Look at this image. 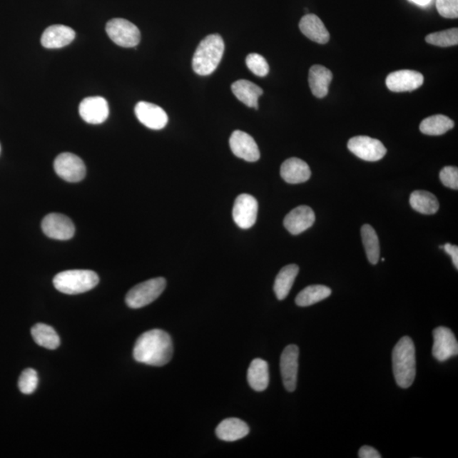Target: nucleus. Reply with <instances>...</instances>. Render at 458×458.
<instances>
[{
  "mask_svg": "<svg viewBox=\"0 0 458 458\" xmlns=\"http://www.w3.org/2000/svg\"><path fill=\"white\" fill-rule=\"evenodd\" d=\"M315 222V214L311 208L300 205L292 210L284 220V225L291 235H297L307 230Z\"/></svg>",
  "mask_w": 458,
  "mask_h": 458,
  "instance_id": "17",
  "label": "nucleus"
},
{
  "mask_svg": "<svg viewBox=\"0 0 458 458\" xmlns=\"http://www.w3.org/2000/svg\"><path fill=\"white\" fill-rule=\"evenodd\" d=\"M443 249L446 253L451 255L453 264L457 269H458V247L457 245H452L450 243H447L443 245Z\"/></svg>",
  "mask_w": 458,
  "mask_h": 458,
  "instance_id": "37",
  "label": "nucleus"
},
{
  "mask_svg": "<svg viewBox=\"0 0 458 458\" xmlns=\"http://www.w3.org/2000/svg\"><path fill=\"white\" fill-rule=\"evenodd\" d=\"M173 355L172 338L161 330H152L138 337L133 348V357L143 365L163 367Z\"/></svg>",
  "mask_w": 458,
  "mask_h": 458,
  "instance_id": "1",
  "label": "nucleus"
},
{
  "mask_svg": "<svg viewBox=\"0 0 458 458\" xmlns=\"http://www.w3.org/2000/svg\"><path fill=\"white\" fill-rule=\"evenodd\" d=\"M42 229L46 235L57 240H68L75 233L73 221L66 215L60 213L47 215L43 219Z\"/></svg>",
  "mask_w": 458,
  "mask_h": 458,
  "instance_id": "10",
  "label": "nucleus"
},
{
  "mask_svg": "<svg viewBox=\"0 0 458 458\" xmlns=\"http://www.w3.org/2000/svg\"><path fill=\"white\" fill-rule=\"evenodd\" d=\"M223 53L224 42L221 36H208L196 49L192 61L193 70L200 76L212 74L221 62Z\"/></svg>",
  "mask_w": 458,
  "mask_h": 458,
  "instance_id": "3",
  "label": "nucleus"
},
{
  "mask_svg": "<svg viewBox=\"0 0 458 458\" xmlns=\"http://www.w3.org/2000/svg\"><path fill=\"white\" fill-rule=\"evenodd\" d=\"M299 348L297 345L286 347L280 357V371L285 387L289 392H295L297 385Z\"/></svg>",
  "mask_w": 458,
  "mask_h": 458,
  "instance_id": "11",
  "label": "nucleus"
},
{
  "mask_svg": "<svg viewBox=\"0 0 458 458\" xmlns=\"http://www.w3.org/2000/svg\"><path fill=\"white\" fill-rule=\"evenodd\" d=\"M0 151H1V146H0Z\"/></svg>",
  "mask_w": 458,
  "mask_h": 458,
  "instance_id": "39",
  "label": "nucleus"
},
{
  "mask_svg": "<svg viewBox=\"0 0 458 458\" xmlns=\"http://www.w3.org/2000/svg\"><path fill=\"white\" fill-rule=\"evenodd\" d=\"M76 37L73 29L64 25H53L44 31L41 44L46 49H61L68 46Z\"/></svg>",
  "mask_w": 458,
  "mask_h": 458,
  "instance_id": "18",
  "label": "nucleus"
},
{
  "mask_svg": "<svg viewBox=\"0 0 458 458\" xmlns=\"http://www.w3.org/2000/svg\"><path fill=\"white\" fill-rule=\"evenodd\" d=\"M39 385L38 372L33 368H26V370L21 372V375L18 381V386L21 393L26 395L33 394Z\"/></svg>",
  "mask_w": 458,
  "mask_h": 458,
  "instance_id": "32",
  "label": "nucleus"
},
{
  "mask_svg": "<svg viewBox=\"0 0 458 458\" xmlns=\"http://www.w3.org/2000/svg\"><path fill=\"white\" fill-rule=\"evenodd\" d=\"M424 83V76L419 71L401 70L394 71L386 78V86L390 91L410 92L419 88Z\"/></svg>",
  "mask_w": 458,
  "mask_h": 458,
  "instance_id": "14",
  "label": "nucleus"
},
{
  "mask_svg": "<svg viewBox=\"0 0 458 458\" xmlns=\"http://www.w3.org/2000/svg\"><path fill=\"white\" fill-rule=\"evenodd\" d=\"M333 79L330 69L321 65L311 67L309 71V86L314 96L322 98L329 93V87Z\"/></svg>",
  "mask_w": 458,
  "mask_h": 458,
  "instance_id": "22",
  "label": "nucleus"
},
{
  "mask_svg": "<svg viewBox=\"0 0 458 458\" xmlns=\"http://www.w3.org/2000/svg\"><path fill=\"white\" fill-rule=\"evenodd\" d=\"M138 120L148 128L161 130L167 126L168 116L163 108L152 103L141 101L136 106Z\"/></svg>",
  "mask_w": 458,
  "mask_h": 458,
  "instance_id": "16",
  "label": "nucleus"
},
{
  "mask_svg": "<svg viewBox=\"0 0 458 458\" xmlns=\"http://www.w3.org/2000/svg\"><path fill=\"white\" fill-rule=\"evenodd\" d=\"M232 92L238 100L250 108L258 109V98L263 91L258 85L247 80H238L231 86Z\"/></svg>",
  "mask_w": 458,
  "mask_h": 458,
  "instance_id": "23",
  "label": "nucleus"
},
{
  "mask_svg": "<svg viewBox=\"0 0 458 458\" xmlns=\"http://www.w3.org/2000/svg\"><path fill=\"white\" fill-rule=\"evenodd\" d=\"M54 168L58 176L66 182H80L86 176V167L83 160L73 153L66 152L58 156Z\"/></svg>",
  "mask_w": 458,
  "mask_h": 458,
  "instance_id": "7",
  "label": "nucleus"
},
{
  "mask_svg": "<svg viewBox=\"0 0 458 458\" xmlns=\"http://www.w3.org/2000/svg\"><path fill=\"white\" fill-rule=\"evenodd\" d=\"M247 380L255 392H263L269 385L268 363L263 359H254L247 372Z\"/></svg>",
  "mask_w": 458,
  "mask_h": 458,
  "instance_id": "24",
  "label": "nucleus"
},
{
  "mask_svg": "<svg viewBox=\"0 0 458 458\" xmlns=\"http://www.w3.org/2000/svg\"><path fill=\"white\" fill-rule=\"evenodd\" d=\"M348 149L366 161H378L386 155V148L378 139L367 136H357L350 139Z\"/></svg>",
  "mask_w": 458,
  "mask_h": 458,
  "instance_id": "8",
  "label": "nucleus"
},
{
  "mask_svg": "<svg viewBox=\"0 0 458 458\" xmlns=\"http://www.w3.org/2000/svg\"><path fill=\"white\" fill-rule=\"evenodd\" d=\"M299 28L302 33L312 41L325 44L330 41V34L325 24L316 15L307 14L300 20Z\"/></svg>",
  "mask_w": 458,
  "mask_h": 458,
  "instance_id": "19",
  "label": "nucleus"
},
{
  "mask_svg": "<svg viewBox=\"0 0 458 458\" xmlns=\"http://www.w3.org/2000/svg\"><path fill=\"white\" fill-rule=\"evenodd\" d=\"M109 113V106L104 98L88 97L80 103L79 114L87 123L101 124L106 122Z\"/></svg>",
  "mask_w": 458,
  "mask_h": 458,
  "instance_id": "13",
  "label": "nucleus"
},
{
  "mask_svg": "<svg viewBox=\"0 0 458 458\" xmlns=\"http://www.w3.org/2000/svg\"><path fill=\"white\" fill-rule=\"evenodd\" d=\"M229 146L233 155L250 163L260 159L259 148L255 139L250 134L237 130L229 139Z\"/></svg>",
  "mask_w": 458,
  "mask_h": 458,
  "instance_id": "15",
  "label": "nucleus"
},
{
  "mask_svg": "<svg viewBox=\"0 0 458 458\" xmlns=\"http://www.w3.org/2000/svg\"><path fill=\"white\" fill-rule=\"evenodd\" d=\"M362 239L365 245L368 260L372 265L379 263L380 255V247L378 235L374 228L365 224L362 228Z\"/></svg>",
  "mask_w": 458,
  "mask_h": 458,
  "instance_id": "30",
  "label": "nucleus"
},
{
  "mask_svg": "<svg viewBox=\"0 0 458 458\" xmlns=\"http://www.w3.org/2000/svg\"><path fill=\"white\" fill-rule=\"evenodd\" d=\"M439 179L444 186L458 190V169L455 167H446L441 171Z\"/></svg>",
  "mask_w": 458,
  "mask_h": 458,
  "instance_id": "35",
  "label": "nucleus"
},
{
  "mask_svg": "<svg viewBox=\"0 0 458 458\" xmlns=\"http://www.w3.org/2000/svg\"><path fill=\"white\" fill-rule=\"evenodd\" d=\"M100 278L91 270H67L58 273L54 278L55 288L66 295L85 293L96 287Z\"/></svg>",
  "mask_w": 458,
  "mask_h": 458,
  "instance_id": "4",
  "label": "nucleus"
},
{
  "mask_svg": "<svg viewBox=\"0 0 458 458\" xmlns=\"http://www.w3.org/2000/svg\"><path fill=\"white\" fill-rule=\"evenodd\" d=\"M31 333L35 342L40 347L49 350H56L60 347V337L51 326L38 323L33 327Z\"/></svg>",
  "mask_w": 458,
  "mask_h": 458,
  "instance_id": "28",
  "label": "nucleus"
},
{
  "mask_svg": "<svg viewBox=\"0 0 458 458\" xmlns=\"http://www.w3.org/2000/svg\"><path fill=\"white\" fill-rule=\"evenodd\" d=\"M426 42L432 44V46L439 47H450L457 46L458 44V29H452L442 31H437L429 34L425 38Z\"/></svg>",
  "mask_w": 458,
  "mask_h": 458,
  "instance_id": "31",
  "label": "nucleus"
},
{
  "mask_svg": "<svg viewBox=\"0 0 458 458\" xmlns=\"http://www.w3.org/2000/svg\"><path fill=\"white\" fill-rule=\"evenodd\" d=\"M245 61L247 67H248L251 73L255 76L263 78V76H266L268 74V63L266 59H265L263 56L259 55V54H250V55L246 57Z\"/></svg>",
  "mask_w": 458,
  "mask_h": 458,
  "instance_id": "33",
  "label": "nucleus"
},
{
  "mask_svg": "<svg viewBox=\"0 0 458 458\" xmlns=\"http://www.w3.org/2000/svg\"><path fill=\"white\" fill-rule=\"evenodd\" d=\"M298 273L299 267L295 264L288 265L278 273L273 285V290L278 300H285L288 296Z\"/></svg>",
  "mask_w": 458,
  "mask_h": 458,
  "instance_id": "25",
  "label": "nucleus"
},
{
  "mask_svg": "<svg viewBox=\"0 0 458 458\" xmlns=\"http://www.w3.org/2000/svg\"><path fill=\"white\" fill-rule=\"evenodd\" d=\"M280 174L286 183L297 184L309 180L312 172L304 161L299 158H290L282 164Z\"/></svg>",
  "mask_w": 458,
  "mask_h": 458,
  "instance_id": "20",
  "label": "nucleus"
},
{
  "mask_svg": "<svg viewBox=\"0 0 458 458\" xmlns=\"http://www.w3.org/2000/svg\"><path fill=\"white\" fill-rule=\"evenodd\" d=\"M360 458H381L380 453L374 447L365 446L360 448L358 452Z\"/></svg>",
  "mask_w": 458,
  "mask_h": 458,
  "instance_id": "36",
  "label": "nucleus"
},
{
  "mask_svg": "<svg viewBox=\"0 0 458 458\" xmlns=\"http://www.w3.org/2000/svg\"><path fill=\"white\" fill-rule=\"evenodd\" d=\"M250 432L248 424L235 417L224 419L215 429V434L223 442H236L243 439Z\"/></svg>",
  "mask_w": 458,
  "mask_h": 458,
  "instance_id": "21",
  "label": "nucleus"
},
{
  "mask_svg": "<svg viewBox=\"0 0 458 458\" xmlns=\"http://www.w3.org/2000/svg\"><path fill=\"white\" fill-rule=\"evenodd\" d=\"M437 8L444 18L455 19L458 16V0H437Z\"/></svg>",
  "mask_w": 458,
  "mask_h": 458,
  "instance_id": "34",
  "label": "nucleus"
},
{
  "mask_svg": "<svg viewBox=\"0 0 458 458\" xmlns=\"http://www.w3.org/2000/svg\"><path fill=\"white\" fill-rule=\"evenodd\" d=\"M433 356L439 362H446L457 356L458 343L455 335L446 327H439L433 331Z\"/></svg>",
  "mask_w": 458,
  "mask_h": 458,
  "instance_id": "12",
  "label": "nucleus"
},
{
  "mask_svg": "<svg viewBox=\"0 0 458 458\" xmlns=\"http://www.w3.org/2000/svg\"><path fill=\"white\" fill-rule=\"evenodd\" d=\"M392 363L398 386L403 389L409 388L416 376L415 347L410 337L404 336L398 341L393 349Z\"/></svg>",
  "mask_w": 458,
  "mask_h": 458,
  "instance_id": "2",
  "label": "nucleus"
},
{
  "mask_svg": "<svg viewBox=\"0 0 458 458\" xmlns=\"http://www.w3.org/2000/svg\"><path fill=\"white\" fill-rule=\"evenodd\" d=\"M332 290L329 287L321 285H310L300 291L295 298L299 307H310L330 297Z\"/></svg>",
  "mask_w": 458,
  "mask_h": 458,
  "instance_id": "29",
  "label": "nucleus"
},
{
  "mask_svg": "<svg viewBox=\"0 0 458 458\" xmlns=\"http://www.w3.org/2000/svg\"><path fill=\"white\" fill-rule=\"evenodd\" d=\"M258 202L255 197L242 194L237 197L233 208V221L238 227L243 229L250 228L257 221Z\"/></svg>",
  "mask_w": 458,
  "mask_h": 458,
  "instance_id": "9",
  "label": "nucleus"
},
{
  "mask_svg": "<svg viewBox=\"0 0 458 458\" xmlns=\"http://www.w3.org/2000/svg\"><path fill=\"white\" fill-rule=\"evenodd\" d=\"M167 286L164 278H151L134 286L126 295V303L130 308L138 309L150 305L163 293Z\"/></svg>",
  "mask_w": 458,
  "mask_h": 458,
  "instance_id": "5",
  "label": "nucleus"
},
{
  "mask_svg": "<svg viewBox=\"0 0 458 458\" xmlns=\"http://www.w3.org/2000/svg\"><path fill=\"white\" fill-rule=\"evenodd\" d=\"M454 128V122L447 116L434 115L425 118L420 123L419 129L426 136H442Z\"/></svg>",
  "mask_w": 458,
  "mask_h": 458,
  "instance_id": "27",
  "label": "nucleus"
},
{
  "mask_svg": "<svg viewBox=\"0 0 458 458\" xmlns=\"http://www.w3.org/2000/svg\"><path fill=\"white\" fill-rule=\"evenodd\" d=\"M410 1L419 4V6H426L431 0H410Z\"/></svg>",
  "mask_w": 458,
  "mask_h": 458,
  "instance_id": "38",
  "label": "nucleus"
},
{
  "mask_svg": "<svg viewBox=\"0 0 458 458\" xmlns=\"http://www.w3.org/2000/svg\"><path fill=\"white\" fill-rule=\"evenodd\" d=\"M410 205L416 212L425 215L435 214L439 208L437 197L430 192L424 190L412 192L410 196Z\"/></svg>",
  "mask_w": 458,
  "mask_h": 458,
  "instance_id": "26",
  "label": "nucleus"
},
{
  "mask_svg": "<svg viewBox=\"0 0 458 458\" xmlns=\"http://www.w3.org/2000/svg\"><path fill=\"white\" fill-rule=\"evenodd\" d=\"M106 33L118 46L123 48L136 47L141 42V31L136 25L123 18L108 21Z\"/></svg>",
  "mask_w": 458,
  "mask_h": 458,
  "instance_id": "6",
  "label": "nucleus"
}]
</instances>
